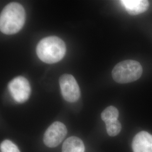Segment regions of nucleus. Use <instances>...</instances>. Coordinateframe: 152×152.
Instances as JSON below:
<instances>
[{"instance_id": "7ed1b4c3", "label": "nucleus", "mask_w": 152, "mask_h": 152, "mask_svg": "<svg viewBox=\"0 0 152 152\" xmlns=\"http://www.w3.org/2000/svg\"><path fill=\"white\" fill-rule=\"evenodd\" d=\"M142 73L140 63L136 60L122 61L115 65L112 72L114 81L119 83H127L139 79Z\"/></svg>"}, {"instance_id": "423d86ee", "label": "nucleus", "mask_w": 152, "mask_h": 152, "mask_svg": "<svg viewBox=\"0 0 152 152\" xmlns=\"http://www.w3.org/2000/svg\"><path fill=\"white\" fill-rule=\"evenodd\" d=\"M66 133L67 129L65 125L60 122H55L45 132L44 144L49 148L56 147L63 140Z\"/></svg>"}, {"instance_id": "6e6552de", "label": "nucleus", "mask_w": 152, "mask_h": 152, "mask_svg": "<svg viewBox=\"0 0 152 152\" xmlns=\"http://www.w3.org/2000/svg\"><path fill=\"white\" fill-rule=\"evenodd\" d=\"M120 2L131 15H137L147 11L149 3L146 0H123Z\"/></svg>"}, {"instance_id": "f03ea898", "label": "nucleus", "mask_w": 152, "mask_h": 152, "mask_svg": "<svg viewBox=\"0 0 152 152\" xmlns=\"http://www.w3.org/2000/svg\"><path fill=\"white\" fill-rule=\"evenodd\" d=\"M37 54L44 63L54 64L61 60L66 53L64 42L56 36H50L42 39L38 42Z\"/></svg>"}, {"instance_id": "39448f33", "label": "nucleus", "mask_w": 152, "mask_h": 152, "mask_svg": "<svg viewBox=\"0 0 152 152\" xmlns=\"http://www.w3.org/2000/svg\"><path fill=\"white\" fill-rule=\"evenodd\" d=\"M59 85L61 95L66 101L74 103L79 99L81 95L80 89L72 75H63L59 79Z\"/></svg>"}, {"instance_id": "f8f14e48", "label": "nucleus", "mask_w": 152, "mask_h": 152, "mask_svg": "<svg viewBox=\"0 0 152 152\" xmlns=\"http://www.w3.org/2000/svg\"><path fill=\"white\" fill-rule=\"evenodd\" d=\"M1 152H20L15 144L9 140H5L1 143Z\"/></svg>"}, {"instance_id": "9d476101", "label": "nucleus", "mask_w": 152, "mask_h": 152, "mask_svg": "<svg viewBox=\"0 0 152 152\" xmlns=\"http://www.w3.org/2000/svg\"><path fill=\"white\" fill-rule=\"evenodd\" d=\"M119 117L118 110L113 106H109L102 113L101 117L104 122L106 124L118 120Z\"/></svg>"}, {"instance_id": "1a4fd4ad", "label": "nucleus", "mask_w": 152, "mask_h": 152, "mask_svg": "<svg viewBox=\"0 0 152 152\" xmlns=\"http://www.w3.org/2000/svg\"><path fill=\"white\" fill-rule=\"evenodd\" d=\"M62 152H85V145L81 139L72 136L66 139L63 143Z\"/></svg>"}, {"instance_id": "9b49d317", "label": "nucleus", "mask_w": 152, "mask_h": 152, "mask_svg": "<svg viewBox=\"0 0 152 152\" xmlns=\"http://www.w3.org/2000/svg\"><path fill=\"white\" fill-rule=\"evenodd\" d=\"M107 132L109 136H115L120 134L122 126L118 120H115L105 124Z\"/></svg>"}, {"instance_id": "20e7f679", "label": "nucleus", "mask_w": 152, "mask_h": 152, "mask_svg": "<svg viewBox=\"0 0 152 152\" xmlns=\"http://www.w3.org/2000/svg\"><path fill=\"white\" fill-rule=\"evenodd\" d=\"M8 89L12 97L19 103L26 102L31 92L29 82L23 76H18L12 80L8 84Z\"/></svg>"}, {"instance_id": "0eeeda50", "label": "nucleus", "mask_w": 152, "mask_h": 152, "mask_svg": "<svg viewBox=\"0 0 152 152\" xmlns=\"http://www.w3.org/2000/svg\"><path fill=\"white\" fill-rule=\"evenodd\" d=\"M134 152H152V135L146 131H141L134 137L132 144Z\"/></svg>"}, {"instance_id": "f257e3e1", "label": "nucleus", "mask_w": 152, "mask_h": 152, "mask_svg": "<svg viewBox=\"0 0 152 152\" xmlns=\"http://www.w3.org/2000/svg\"><path fill=\"white\" fill-rule=\"evenodd\" d=\"M26 12L17 2L6 6L0 15V30L5 34H14L19 32L25 23Z\"/></svg>"}]
</instances>
